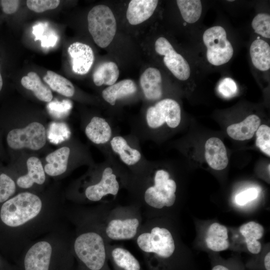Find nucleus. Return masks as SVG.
<instances>
[{"instance_id": "obj_1", "label": "nucleus", "mask_w": 270, "mask_h": 270, "mask_svg": "<svg viewBox=\"0 0 270 270\" xmlns=\"http://www.w3.org/2000/svg\"><path fill=\"white\" fill-rule=\"evenodd\" d=\"M128 172L126 190L146 218L175 204L177 184L168 170L146 158Z\"/></svg>"}, {"instance_id": "obj_2", "label": "nucleus", "mask_w": 270, "mask_h": 270, "mask_svg": "<svg viewBox=\"0 0 270 270\" xmlns=\"http://www.w3.org/2000/svg\"><path fill=\"white\" fill-rule=\"evenodd\" d=\"M150 270H167L175 256L176 244L168 227L158 217L146 218L134 240Z\"/></svg>"}, {"instance_id": "obj_3", "label": "nucleus", "mask_w": 270, "mask_h": 270, "mask_svg": "<svg viewBox=\"0 0 270 270\" xmlns=\"http://www.w3.org/2000/svg\"><path fill=\"white\" fill-rule=\"evenodd\" d=\"M140 207L132 202L122 206L114 202L103 204L97 226L106 241L134 240L143 222Z\"/></svg>"}, {"instance_id": "obj_4", "label": "nucleus", "mask_w": 270, "mask_h": 270, "mask_svg": "<svg viewBox=\"0 0 270 270\" xmlns=\"http://www.w3.org/2000/svg\"><path fill=\"white\" fill-rule=\"evenodd\" d=\"M181 121V110L175 100L166 98L148 107L142 116L130 122L131 132L140 140L151 139L154 132L166 125L173 129Z\"/></svg>"}, {"instance_id": "obj_5", "label": "nucleus", "mask_w": 270, "mask_h": 270, "mask_svg": "<svg viewBox=\"0 0 270 270\" xmlns=\"http://www.w3.org/2000/svg\"><path fill=\"white\" fill-rule=\"evenodd\" d=\"M101 231H86L76 238L74 253L84 270H110L108 262L107 245Z\"/></svg>"}, {"instance_id": "obj_6", "label": "nucleus", "mask_w": 270, "mask_h": 270, "mask_svg": "<svg viewBox=\"0 0 270 270\" xmlns=\"http://www.w3.org/2000/svg\"><path fill=\"white\" fill-rule=\"evenodd\" d=\"M42 208V202L38 196L28 192H22L2 204L0 218L6 225L17 227L36 217Z\"/></svg>"}, {"instance_id": "obj_7", "label": "nucleus", "mask_w": 270, "mask_h": 270, "mask_svg": "<svg viewBox=\"0 0 270 270\" xmlns=\"http://www.w3.org/2000/svg\"><path fill=\"white\" fill-rule=\"evenodd\" d=\"M140 142L138 138L132 133L122 136L116 131L103 150L104 154L108 153L114 156L129 170L146 158L142 152Z\"/></svg>"}, {"instance_id": "obj_8", "label": "nucleus", "mask_w": 270, "mask_h": 270, "mask_svg": "<svg viewBox=\"0 0 270 270\" xmlns=\"http://www.w3.org/2000/svg\"><path fill=\"white\" fill-rule=\"evenodd\" d=\"M88 31L94 42L100 47L108 46L113 40L116 23L113 12L106 5L93 7L88 14Z\"/></svg>"}, {"instance_id": "obj_9", "label": "nucleus", "mask_w": 270, "mask_h": 270, "mask_svg": "<svg viewBox=\"0 0 270 270\" xmlns=\"http://www.w3.org/2000/svg\"><path fill=\"white\" fill-rule=\"evenodd\" d=\"M202 39L207 48L206 58L210 64L219 66L230 61L234 49L223 27L218 26L208 28L204 32Z\"/></svg>"}, {"instance_id": "obj_10", "label": "nucleus", "mask_w": 270, "mask_h": 270, "mask_svg": "<svg viewBox=\"0 0 270 270\" xmlns=\"http://www.w3.org/2000/svg\"><path fill=\"white\" fill-rule=\"evenodd\" d=\"M46 140L45 128L38 122H32L24 128L13 129L6 137L8 146L15 150H38L45 145Z\"/></svg>"}, {"instance_id": "obj_11", "label": "nucleus", "mask_w": 270, "mask_h": 270, "mask_svg": "<svg viewBox=\"0 0 270 270\" xmlns=\"http://www.w3.org/2000/svg\"><path fill=\"white\" fill-rule=\"evenodd\" d=\"M156 52L164 56V62L174 76L180 80H188L190 69L188 62L176 52L169 41L164 37L158 38L155 42Z\"/></svg>"}, {"instance_id": "obj_12", "label": "nucleus", "mask_w": 270, "mask_h": 270, "mask_svg": "<svg viewBox=\"0 0 270 270\" xmlns=\"http://www.w3.org/2000/svg\"><path fill=\"white\" fill-rule=\"evenodd\" d=\"M22 270H62L56 266L52 258L50 244L40 241L34 244L26 252L22 264Z\"/></svg>"}, {"instance_id": "obj_13", "label": "nucleus", "mask_w": 270, "mask_h": 270, "mask_svg": "<svg viewBox=\"0 0 270 270\" xmlns=\"http://www.w3.org/2000/svg\"><path fill=\"white\" fill-rule=\"evenodd\" d=\"M112 122L103 117L93 116L85 127L86 137L103 148L108 144L115 132Z\"/></svg>"}, {"instance_id": "obj_14", "label": "nucleus", "mask_w": 270, "mask_h": 270, "mask_svg": "<svg viewBox=\"0 0 270 270\" xmlns=\"http://www.w3.org/2000/svg\"><path fill=\"white\" fill-rule=\"evenodd\" d=\"M72 71L80 75L86 74L94 63V56L92 48L85 44L75 42L68 48Z\"/></svg>"}, {"instance_id": "obj_15", "label": "nucleus", "mask_w": 270, "mask_h": 270, "mask_svg": "<svg viewBox=\"0 0 270 270\" xmlns=\"http://www.w3.org/2000/svg\"><path fill=\"white\" fill-rule=\"evenodd\" d=\"M107 254L114 270H142L138 260L123 246L108 244Z\"/></svg>"}, {"instance_id": "obj_16", "label": "nucleus", "mask_w": 270, "mask_h": 270, "mask_svg": "<svg viewBox=\"0 0 270 270\" xmlns=\"http://www.w3.org/2000/svg\"><path fill=\"white\" fill-rule=\"evenodd\" d=\"M140 84L147 100L156 101L162 97V78L158 69L149 68L145 70L140 77Z\"/></svg>"}, {"instance_id": "obj_17", "label": "nucleus", "mask_w": 270, "mask_h": 270, "mask_svg": "<svg viewBox=\"0 0 270 270\" xmlns=\"http://www.w3.org/2000/svg\"><path fill=\"white\" fill-rule=\"evenodd\" d=\"M205 158L209 166L214 170L225 168L228 162L227 152L223 142L218 138L208 139L205 144Z\"/></svg>"}, {"instance_id": "obj_18", "label": "nucleus", "mask_w": 270, "mask_h": 270, "mask_svg": "<svg viewBox=\"0 0 270 270\" xmlns=\"http://www.w3.org/2000/svg\"><path fill=\"white\" fill-rule=\"evenodd\" d=\"M158 1L132 0L126 10V18L130 24L136 25L148 20L154 12Z\"/></svg>"}, {"instance_id": "obj_19", "label": "nucleus", "mask_w": 270, "mask_h": 270, "mask_svg": "<svg viewBox=\"0 0 270 270\" xmlns=\"http://www.w3.org/2000/svg\"><path fill=\"white\" fill-rule=\"evenodd\" d=\"M137 90V86L133 80L125 79L106 87L102 91V96L106 102L114 106L118 100L134 96Z\"/></svg>"}, {"instance_id": "obj_20", "label": "nucleus", "mask_w": 270, "mask_h": 270, "mask_svg": "<svg viewBox=\"0 0 270 270\" xmlns=\"http://www.w3.org/2000/svg\"><path fill=\"white\" fill-rule=\"evenodd\" d=\"M260 119L256 114H250L242 122L228 126V134L232 139L245 140L251 138L260 126Z\"/></svg>"}, {"instance_id": "obj_21", "label": "nucleus", "mask_w": 270, "mask_h": 270, "mask_svg": "<svg viewBox=\"0 0 270 270\" xmlns=\"http://www.w3.org/2000/svg\"><path fill=\"white\" fill-rule=\"evenodd\" d=\"M205 241L208 248L212 251L226 250L230 246L227 228L218 222L212 224L207 230Z\"/></svg>"}, {"instance_id": "obj_22", "label": "nucleus", "mask_w": 270, "mask_h": 270, "mask_svg": "<svg viewBox=\"0 0 270 270\" xmlns=\"http://www.w3.org/2000/svg\"><path fill=\"white\" fill-rule=\"evenodd\" d=\"M28 172L27 174L19 177L18 186L23 188L32 187L34 183L42 184L46 180L44 170L39 158L32 156L26 162Z\"/></svg>"}, {"instance_id": "obj_23", "label": "nucleus", "mask_w": 270, "mask_h": 270, "mask_svg": "<svg viewBox=\"0 0 270 270\" xmlns=\"http://www.w3.org/2000/svg\"><path fill=\"white\" fill-rule=\"evenodd\" d=\"M264 230L260 224L250 221L242 224L240 232L244 238L247 249L254 254H258L262 250L261 243L258 240L262 238Z\"/></svg>"}, {"instance_id": "obj_24", "label": "nucleus", "mask_w": 270, "mask_h": 270, "mask_svg": "<svg viewBox=\"0 0 270 270\" xmlns=\"http://www.w3.org/2000/svg\"><path fill=\"white\" fill-rule=\"evenodd\" d=\"M70 150L63 146L48 154L46 158L48 164L44 168V172L50 176H57L67 170Z\"/></svg>"}, {"instance_id": "obj_25", "label": "nucleus", "mask_w": 270, "mask_h": 270, "mask_svg": "<svg viewBox=\"0 0 270 270\" xmlns=\"http://www.w3.org/2000/svg\"><path fill=\"white\" fill-rule=\"evenodd\" d=\"M250 54L252 64L260 70L266 71L270 68V46L262 39L254 40L251 44Z\"/></svg>"}, {"instance_id": "obj_26", "label": "nucleus", "mask_w": 270, "mask_h": 270, "mask_svg": "<svg viewBox=\"0 0 270 270\" xmlns=\"http://www.w3.org/2000/svg\"><path fill=\"white\" fill-rule=\"evenodd\" d=\"M22 86L32 91L37 98L44 102L52 101L53 96L50 88L41 80L39 76L35 72H30L21 79Z\"/></svg>"}, {"instance_id": "obj_27", "label": "nucleus", "mask_w": 270, "mask_h": 270, "mask_svg": "<svg viewBox=\"0 0 270 270\" xmlns=\"http://www.w3.org/2000/svg\"><path fill=\"white\" fill-rule=\"evenodd\" d=\"M119 76V70L116 64L112 62H104L100 64L94 70L92 78L95 85L108 86L116 83Z\"/></svg>"}, {"instance_id": "obj_28", "label": "nucleus", "mask_w": 270, "mask_h": 270, "mask_svg": "<svg viewBox=\"0 0 270 270\" xmlns=\"http://www.w3.org/2000/svg\"><path fill=\"white\" fill-rule=\"evenodd\" d=\"M44 82L54 91L66 97L72 96L75 88L67 78L52 70H48L43 78Z\"/></svg>"}, {"instance_id": "obj_29", "label": "nucleus", "mask_w": 270, "mask_h": 270, "mask_svg": "<svg viewBox=\"0 0 270 270\" xmlns=\"http://www.w3.org/2000/svg\"><path fill=\"white\" fill-rule=\"evenodd\" d=\"M176 4L183 19L189 24L196 22L200 17L202 5L200 0H177Z\"/></svg>"}, {"instance_id": "obj_30", "label": "nucleus", "mask_w": 270, "mask_h": 270, "mask_svg": "<svg viewBox=\"0 0 270 270\" xmlns=\"http://www.w3.org/2000/svg\"><path fill=\"white\" fill-rule=\"evenodd\" d=\"M252 26L255 32L266 38H270V16L258 14L253 18Z\"/></svg>"}, {"instance_id": "obj_31", "label": "nucleus", "mask_w": 270, "mask_h": 270, "mask_svg": "<svg viewBox=\"0 0 270 270\" xmlns=\"http://www.w3.org/2000/svg\"><path fill=\"white\" fill-rule=\"evenodd\" d=\"M256 146L262 152L270 156V128L267 125L260 126L256 131Z\"/></svg>"}, {"instance_id": "obj_32", "label": "nucleus", "mask_w": 270, "mask_h": 270, "mask_svg": "<svg viewBox=\"0 0 270 270\" xmlns=\"http://www.w3.org/2000/svg\"><path fill=\"white\" fill-rule=\"evenodd\" d=\"M16 190L14 181L7 174H0V203L6 201Z\"/></svg>"}, {"instance_id": "obj_33", "label": "nucleus", "mask_w": 270, "mask_h": 270, "mask_svg": "<svg viewBox=\"0 0 270 270\" xmlns=\"http://www.w3.org/2000/svg\"><path fill=\"white\" fill-rule=\"evenodd\" d=\"M60 3L58 0H28V8L36 12H42L56 8Z\"/></svg>"}, {"instance_id": "obj_34", "label": "nucleus", "mask_w": 270, "mask_h": 270, "mask_svg": "<svg viewBox=\"0 0 270 270\" xmlns=\"http://www.w3.org/2000/svg\"><path fill=\"white\" fill-rule=\"evenodd\" d=\"M218 90L223 96L230 98L236 94L237 86L232 79L226 78L220 82L218 86Z\"/></svg>"}, {"instance_id": "obj_35", "label": "nucleus", "mask_w": 270, "mask_h": 270, "mask_svg": "<svg viewBox=\"0 0 270 270\" xmlns=\"http://www.w3.org/2000/svg\"><path fill=\"white\" fill-rule=\"evenodd\" d=\"M258 196V191L256 188H250L238 194L235 198L236 204L244 206L255 200Z\"/></svg>"}, {"instance_id": "obj_36", "label": "nucleus", "mask_w": 270, "mask_h": 270, "mask_svg": "<svg viewBox=\"0 0 270 270\" xmlns=\"http://www.w3.org/2000/svg\"><path fill=\"white\" fill-rule=\"evenodd\" d=\"M0 3L4 13L10 14L16 12L18 8L20 1L18 0H2Z\"/></svg>"}, {"instance_id": "obj_37", "label": "nucleus", "mask_w": 270, "mask_h": 270, "mask_svg": "<svg viewBox=\"0 0 270 270\" xmlns=\"http://www.w3.org/2000/svg\"><path fill=\"white\" fill-rule=\"evenodd\" d=\"M54 104H55L54 107L50 105L48 106H50V108L52 110L54 109L55 111L56 112L58 111L60 112H62V111L63 112H66V111L69 110L72 107L70 102L68 100H64L62 103Z\"/></svg>"}, {"instance_id": "obj_38", "label": "nucleus", "mask_w": 270, "mask_h": 270, "mask_svg": "<svg viewBox=\"0 0 270 270\" xmlns=\"http://www.w3.org/2000/svg\"><path fill=\"white\" fill-rule=\"evenodd\" d=\"M264 266L266 270H270V252L266 253L264 258Z\"/></svg>"}, {"instance_id": "obj_39", "label": "nucleus", "mask_w": 270, "mask_h": 270, "mask_svg": "<svg viewBox=\"0 0 270 270\" xmlns=\"http://www.w3.org/2000/svg\"><path fill=\"white\" fill-rule=\"evenodd\" d=\"M212 270H232L228 266L223 264H216L212 268Z\"/></svg>"}, {"instance_id": "obj_40", "label": "nucleus", "mask_w": 270, "mask_h": 270, "mask_svg": "<svg viewBox=\"0 0 270 270\" xmlns=\"http://www.w3.org/2000/svg\"><path fill=\"white\" fill-rule=\"evenodd\" d=\"M3 85V81L0 71V91L2 90Z\"/></svg>"}, {"instance_id": "obj_41", "label": "nucleus", "mask_w": 270, "mask_h": 270, "mask_svg": "<svg viewBox=\"0 0 270 270\" xmlns=\"http://www.w3.org/2000/svg\"></svg>"}]
</instances>
